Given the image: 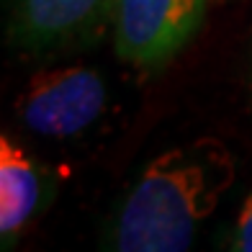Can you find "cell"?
I'll return each instance as SVG.
<instances>
[{
    "label": "cell",
    "mask_w": 252,
    "mask_h": 252,
    "mask_svg": "<svg viewBox=\"0 0 252 252\" xmlns=\"http://www.w3.org/2000/svg\"><path fill=\"white\" fill-rule=\"evenodd\" d=\"M234 178V157L214 136L170 147L124 193L103 242L116 252L188 250Z\"/></svg>",
    "instance_id": "cell-1"
},
{
    "label": "cell",
    "mask_w": 252,
    "mask_h": 252,
    "mask_svg": "<svg viewBox=\"0 0 252 252\" xmlns=\"http://www.w3.org/2000/svg\"><path fill=\"white\" fill-rule=\"evenodd\" d=\"M52 186L44 167L8 134L0 136V242L13 247L24 229L49 203Z\"/></svg>",
    "instance_id": "cell-5"
},
{
    "label": "cell",
    "mask_w": 252,
    "mask_h": 252,
    "mask_svg": "<svg viewBox=\"0 0 252 252\" xmlns=\"http://www.w3.org/2000/svg\"><path fill=\"white\" fill-rule=\"evenodd\" d=\"M106 100V80L98 70L57 67L29 80L16 100V116L36 136L75 139L100 119Z\"/></svg>",
    "instance_id": "cell-3"
},
{
    "label": "cell",
    "mask_w": 252,
    "mask_h": 252,
    "mask_svg": "<svg viewBox=\"0 0 252 252\" xmlns=\"http://www.w3.org/2000/svg\"><path fill=\"white\" fill-rule=\"evenodd\" d=\"M113 0H16L10 41L26 52L62 49L111 18Z\"/></svg>",
    "instance_id": "cell-4"
},
{
    "label": "cell",
    "mask_w": 252,
    "mask_h": 252,
    "mask_svg": "<svg viewBox=\"0 0 252 252\" xmlns=\"http://www.w3.org/2000/svg\"><path fill=\"white\" fill-rule=\"evenodd\" d=\"M209 0H113V47L136 70H157L196 36Z\"/></svg>",
    "instance_id": "cell-2"
},
{
    "label": "cell",
    "mask_w": 252,
    "mask_h": 252,
    "mask_svg": "<svg viewBox=\"0 0 252 252\" xmlns=\"http://www.w3.org/2000/svg\"><path fill=\"white\" fill-rule=\"evenodd\" d=\"M232 250L237 252H252V188L247 193V198L239 209L234 237H232Z\"/></svg>",
    "instance_id": "cell-6"
}]
</instances>
